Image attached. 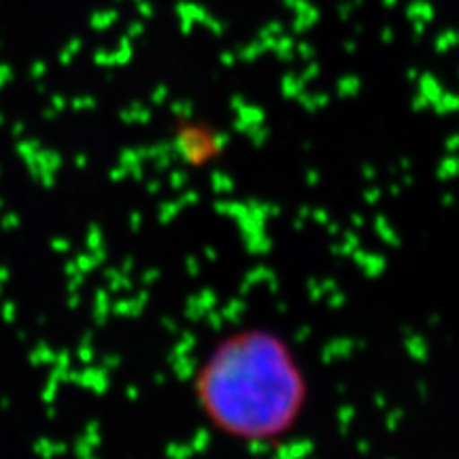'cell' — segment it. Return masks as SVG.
Segmentation results:
<instances>
[{
    "mask_svg": "<svg viewBox=\"0 0 459 459\" xmlns=\"http://www.w3.org/2000/svg\"><path fill=\"white\" fill-rule=\"evenodd\" d=\"M204 415L238 440L279 438L300 417L307 383L290 347L264 330H243L221 341L196 378Z\"/></svg>",
    "mask_w": 459,
    "mask_h": 459,
    "instance_id": "cell-1",
    "label": "cell"
}]
</instances>
